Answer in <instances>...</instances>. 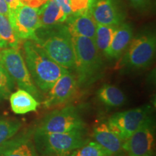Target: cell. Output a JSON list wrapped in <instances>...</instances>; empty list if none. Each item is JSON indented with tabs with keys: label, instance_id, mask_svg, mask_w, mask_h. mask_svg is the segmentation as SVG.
Segmentation results:
<instances>
[{
	"label": "cell",
	"instance_id": "cell-17",
	"mask_svg": "<svg viewBox=\"0 0 156 156\" xmlns=\"http://www.w3.org/2000/svg\"><path fill=\"white\" fill-rule=\"evenodd\" d=\"M38 15L41 25V28H48L61 25L67 18L56 0H48L38 8Z\"/></svg>",
	"mask_w": 156,
	"mask_h": 156
},
{
	"label": "cell",
	"instance_id": "cell-12",
	"mask_svg": "<svg viewBox=\"0 0 156 156\" xmlns=\"http://www.w3.org/2000/svg\"><path fill=\"white\" fill-rule=\"evenodd\" d=\"M77 85V78L71 72L64 74L48 91L43 102L44 106L51 108L66 103L75 93Z\"/></svg>",
	"mask_w": 156,
	"mask_h": 156
},
{
	"label": "cell",
	"instance_id": "cell-6",
	"mask_svg": "<svg viewBox=\"0 0 156 156\" xmlns=\"http://www.w3.org/2000/svg\"><path fill=\"white\" fill-rule=\"evenodd\" d=\"M85 127V122L77 108L74 106H67L45 116L36 129L48 133H65L84 131Z\"/></svg>",
	"mask_w": 156,
	"mask_h": 156
},
{
	"label": "cell",
	"instance_id": "cell-25",
	"mask_svg": "<svg viewBox=\"0 0 156 156\" xmlns=\"http://www.w3.org/2000/svg\"><path fill=\"white\" fill-rule=\"evenodd\" d=\"M69 1L73 13L88 9L91 5V0H69Z\"/></svg>",
	"mask_w": 156,
	"mask_h": 156
},
{
	"label": "cell",
	"instance_id": "cell-16",
	"mask_svg": "<svg viewBox=\"0 0 156 156\" xmlns=\"http://www.w3.org/2000/svg\"><path fill=\"white\" fill-rule=\"evenodd\" d=\"M133 38V30L128 23H123L115 29L112 43L105 56L118 58L125 51Z\"/></svg>",
	"mask_w": 156,
	"mask_h": 156
},
{
	"label": "cell",
	"instance_id": "cell-10",
	"mask_svg": "<svg viewBox=\"0 0 156 156\" xmlns=\"http://www.w3.org/2000/svg\"><path fill=\"white\" fill-rule=\"evenodd\" d=\"M155 147L153 122L149 117L136 131L124 141L122 148L128 156H153Z\"/></svg>",
	"mask_w": 156,
	"mask_h": 156
},
{
	"label": "cell",
	"instance_id": "cell-11",
	"mask_svg": "<svg viewBox=\"0 0 156 156\" xmlns=\"http://www.w3.org/2000/svg\"><path fill=\"white\" fill-rule=\"evenodd\" d=\"M89 9L97 24L118 26L126 18L121 0H96L91 3Z\"/></svg>",
	"mask_w": 156,
	"mask_h": 156
},
{
	"label": "cell",
	"instance_id": "cell-28",
	"mask_svg": "<svg viewBox=\"0 0 156 156\" xmlns=\"http://www.w3.org/2000/svg\"><path fill=\"white\" fill-rule=\"evenodd\" d=\"M0 14L9 17V9L5 0H0Z\"/></svg>",
	"mask_w": 156,
	"mask_h": 156
},
{
	"label": "cell",
	"instance_id": "cell-20",
	"mask_svg": "<svg viewBox=\"0 0 156 156\" xmlns=\"http://www.w3.org/2000/svg\"><path fill=\"white\" fill-rule=\"evenodd\" d=\"M0 41L4 47L19 48L20 39L17 36L8 16L0 14Z\"/></svg>",
	"mask_w": 156,
	"mask_h": 156
},
{
	"label": "cell",
	"instance_id": "cell-18",
	"mask_svg": "<svg viewBox=\"0 0 156 156\" xmlns=\"http://www.w3.org/2000/svg\"><path fill=\"white\" fill-rule=\"evenodd\" d=\"M11 108L15 114H25L31 112H36L40 106V102L30 93L23 89L9 95Z\"/></svg>",
	"mask_w": 156,
	"mask_h": 156
},
{
	"label": "cell",
	"instance_id": "cell-24",
	"mask_svg": "<svg viewBox=\"0 0 156 156\" xmlns=\"http://www.w3.org/2000/svg\"><path fill=\"white\" fill-rule=\"evenodd\" d=\"M15 81L0 64V101L8 98L15 88Z\"/></svg>",
	"mask_w": 156,
	"mask_h": 156
},
{
	"label": "cell",
	"instance_id": "cell-21",
	"mask_svg": "<svg viewBox=\"0 0 156 156\" xmlns=\"http://www.w3.org/2000/svg\"><path fill=\"white\" fill-rule=\"evenodd\" d=\"M116 28V26L97 24L95 42L98 49L104 56L112 43Z\"/></svg>",
	"mask_w": 156,
	"mask_h": 156
},
{
	"label": "cell",
	"instance_id": "cell-9",
	"mask_svg": "<svg viewBox=\"0 0 156 156\" xmlns=\"http://www.w3.org/2000/svg\"><path fill=\"white\" fill-rule=\"evenodd\" d=\"M9 18L20 40H36V33L41 27L38 8L22 4L9 12Z\"/></svg>",
	"mask_w": 156,
	"mask_h": 156
},
{
	"label": "cell",
	"instance_id": "cell-7",
	"mask_svg": "<svg viewBox=\"0 0 156 156\" xmlns=\"http://www.w3.org/2000/svg\"><path fill=\"white\" fill-rule=\"evenodd\" d=\"M156 50L155 36L151 33L132 39L123 57V64L132 69L147 67L153 61Z\"/></svg>",
	"mask_w": 156,
	"mask_h": 156
},
{
	"label": "cell",
	"instance_id": "cell-1",
	"mask_svg": "<svg viewBox=\"0 0 156 156\" xmlns=\"http://www.w3.org/2000/svg\"><path fill=\"white\" fill-rule=\"evenodd\" d=\"M23 49L33 82L41 93H47L58 78L69 72L51 59L34 41L25 40Z\"/></svg>",
	"mask_w": 156,
	"mask_h": 156
},
{
	"label": "cell",
	"instance_id": "cell-13",
	"mask_svg": "<svg viewBox=\"0 0 156 156\" xmlns=\"http://www.w3.org/2000/svg\"><path fill=\"white\" fill-rule=\"evenodd\" d=\"M66 21L70 34L87 37L95 41L97 23L93 19L89 8L72 13Z\"/></svg>",
	"mask_w": 156,
	"mask_h": 156
},
{
	"label": "cell",
	"instance_id": "cell-22",
	"mask_svg": "<svg viewBox=\"0 0 156 156\" xmlns=\"http://www.w3.org/2000/svg\"><path fill=\"white\" fill-rule=\"evenodd\" d=\"M22 126L18 120L0 119V147L15 136Z\"/></svg>",
	"mask_w": 156,
	"mask_h": 156
},
{
	"label": "cell",
	"instance_id": "cell-3",
	"mask_svg": "<svg viewBox=\"0 0 156 156\" xmlns=\"http://www.w3.org/2000/svg\"><path fill=\"white\" fill-rule=\"evenodd\" d=\"M75 56L77 83L88 85L101 75L103 62L95 41L71 34Z\"/></svg>",
	"mask_w": 156,
	"mask_h": 156
},
{
	"label": "cell",
	"instance_id": "cell-15",
	"mask_svg": "<svg viewBox=\"0 0 156 156\" xmlns=\"http://www.w3.org/2000/svg\"><path fill=\"white\" fill-rule=\"evenodd\" d=\"M93 135L95 142L105 148L112 155L119 153L123 150L124 141L111 129L107 122H101L95 125Z\"/></svg>",
	"mask_w": 156,
	"mask_h": 156
},
{
	"label": "cell",
	"instance_id": "cell-23",
	"mask_svg": "<svg viewBox=\"0 0 156 156\" xmlns=\"http://www.w3.org/2000/svg\"><path fill=\"white\" fill-rule=\"evenodd\" d=\"M69 156H112L96 142H87L72 152Z\"/></svg>",
	"mask_w": 156,
	"mask_h": 156
},
{
	"label": "cell",
	"instance_id": "cell-27",
	"mask_svg": "<svg viewBox=\"0 0 156 156\" xmlns=\"http://www.w3.org/2000/svg\"><path fill=\"white\" fill-rule=\"evenodd\" d=\"M56 1L67 17L73 13L69 0H56Z\"/></svg>",
	"mask_w": 156,
	"mask_h": 156
},
{
	"label": "cell",
	"instance_id": "cell-8",
	"mask_svg": "<svg viewBox=\"0 0 156 156\" xmlns=\"http://www.w3.org/2000/svg\"><path fill=\"white\" fill-rule=\"evenodd\" d=\"M151 112L148 105L116 113L108 119L107 124L111 129L125 141L147 119Z\"/></svg>",
	"mask_w": 156,
	"mask_h": 156
},
{
	"label": "cell",
	"instance_id": "cell-30",
	"mask_svg": "<svg viewBox=\"0 0 156 156\" xmlns=\"http://www.w3.org/2000/svg\"><path fill=\"white\" fill-rule=\"evenodd\" d=\"M3 48H5V47H4V46H3L2 43V42H1V41H0V50L3 49Z\"/></svg>",
	"mask_w": 156,
	"mask_h": 156
},
{
	"label": "cell",
	"instance_id": "cell-29",
	"mask_svg": "<svg viewBox=\"0 0 156 156\" xmlns=\"http://www.w3.org/2000/svg\"><path fill=\"white\" fill-rule=\"evenodd\" d=\"M5 1L7 3V5H8L9 12L16 9L20 5H22L20 0H5Z\"/></svg>",
	"mask_w": 156,
	"mask_h": 156
},
{
	"label": "cell",
	"instance_id": "cell-4",
	"mask_svg": "<svg viewBox=\"0 0 156 156\" xmlns=\"http://www.w3.org/2000/svg\"><path fill=\"white\" fill-rule=\"evenodd\" d=\"M34 137L41 156H69L73 151L88 142L84 131L48 133L36 129Z\"/></svg>",
	"mask_w": 156,
	"mask_h": 156
},
{
	"label": "cell",
	"instance_id": "cell-2",
	"mask_svg": "<svg viewBox=\"0 0 156 156\" xmlns=\"http://www.w3.org/2000/svg\"><path fill=\"white\" fill-rule=\"evenodd\" d=\"M37 43L45 53L68 71L75 72V56L72 36L67 25L40 28L36 33Z\"/></svg>",
	"mask_w": 156,
	"mask_h": 156
},
{
	"label": "cell",
	"instance_id": "cell-14",
	"mask_svg": "<svg viewBox=\"0 0 156 156\" xmlns=\"http://www.w3.org/2000/svg\"><path fill=\"white\" fill-rule=\"evenodd\" d=\"M0 156H38L31 140V132L13 136L3 144L0 147Z\"/></svg>",
	"mask_w": 156,
	"mask_h": 156
},
{
	"label": "cell",
	"instance_id": "cell-31",
	"mask_svg": "<svg viewBox=\"0 0 156 156\" xmlns=\"http://www.w3.org/2000/svg\"><path fill=\"white\" fill-rule=\"evenodd\" d=\"M95 1H96V0H91V3H92L93 2H95Z\"/></svg>",
	"mask_w": 156,
	"mask_h": 156
},
{
	"label": "cell",
	"instance_id": "cell-19",
	"mask_svg": "<svg viewBox=\"0 0 156 156\" xmlns=\"http://www.w3.org/2000/svg\"><path fill=\"white\" fill-rule=\"evenodd\" d=\"M97 97L105 106L110 108L122 106L126 102V95L114 85L105 84L98 90Z\"/></svg>",
	"mask_w": 156,
	"mask_h": 156
},
{
	"label": "cell",
	"instance_id": "cell-26",
	"mask_svg": "<svg viewBox=\"0 0 156 156\" xmlns=\"http://www.w3.org/2000/svg\"><path fill=\"white\" fill-rule=\"evenodd\" d=\"M132 7L136 10L145 11L151 6V0H129Z\"/></svg>",
	"mask_w": 156,
	"mask_h": 156
},
{
	"label": "cell",
	"instance_id": "cell-5",
	"mask_svg": "<svg viewBox=\"0 0 156 156\" xmlns=\"http://www.w3.org/2000/svg\"><path fill=\"white\" fill-rule=\"evenodd\" d=\"M0 64L17 83L20 89L25 90L39 102L44 100L42 93L33 82L28 67L19 48H6L0 50Z\"/></svg>",
	"mask_w": 156,
	"mask_h": 156
}]
</instances>
